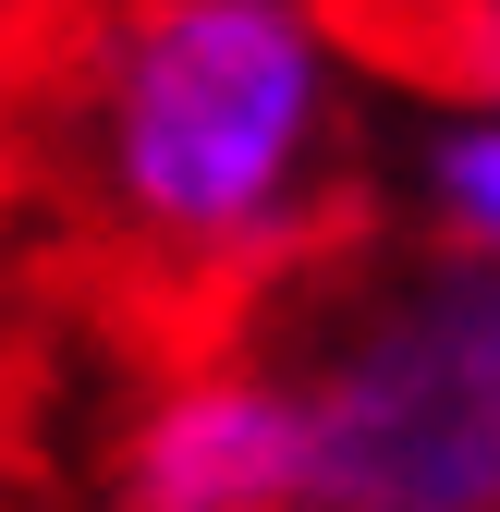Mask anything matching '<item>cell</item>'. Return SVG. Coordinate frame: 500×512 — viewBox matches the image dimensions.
Wrapping results in <instances>:
<instances>
[{
  "label": "cell",
  "instance_id": "obj_1",
  "mask_svg": "<svg viewBox=\"0 0 500 512\" xmlns=\"http://www.w3.org/2000/svg\"><path fill=\"white\" fill-rule=\"evenodd\" d=\"M25 208L171 342H232L366 244V74L318 0H25Z\"/></svg>",
  "mask_w": 500,
  "mask_h": 512
},
{
  "label": "cell",
  "instance_id": "obj_2",
  "mask_svg": "<svg viewBox=\"0 0 500 512\" xmlns=\"http://www.w3.org/2000/svg\"><path fill=\"white\" fill-rule=\"evenodd\" d=\"M257 342L305 427V500L500 512V281L366 232L257 317Z\"/></svg>",
  "mask_w": 500,
  "mask_h": 512
},
{
  "label": "cell",
  "instance_id": "obj_3",
  "mask_svg": "<svg viewBox=\"0 0 500 512\" xmlns=\"http://www.w3.org/2000/svg\"><path fill=\"white\" fill-rule=\"evenodd\" d=\"M305 427L257 330L147 342L74 464V512H293Z\"/></svg>",
  "mask_w": 500,
  "mask_h": 512
},
{
  "label": "cell",
  "instance_id": "obj_4",
  "mask_svg": "<svg viewBox=\"0 0 500 512\" xmlns=\"http://www.w3.org/2000/svg\"><path fill=\"white\" fill-rule=\"evenodd\" d=\"M379 196H403V244L415 256L500 281V86H476V98H415L403 171H379Z\"/></svg>",
  "mask_w": 500,
  "mask_h": 512
},
{
  "label": "cell",
  "instance_id": "obj_5",
  "mask_svg": "<svg viewBox=\"0 0 500 512\" xmlns=\"http://www.w3.org/2000/svg\"><path fill=\"white\" fill-rule=\"evenodd\" d=\"M354 74L403 98H476L500 86V0H318Z\"/></svg>",
  "mask_w": 500,
  "mask_h": 512
},
{
  "label": "cell",
  "instance_id": "obj_6",
  "mask_svg": "<svg viewBox=\"0 0 500 512\" xmlns=\"http://www.w3.org/2000/svg\"><path fill=\"white\" fill-rule=\"evenodd\" d=\"M25 208V0L0 13V220Z\"/></svg>",
  "mask_w": 500,
  "mask_h": 512
},
{
  "label": "cell",
  "instance_id": "obj_7",
  "mask_svg": "<svg viewBox=\"0 0 500 512\" xmlns=\"http://www.w3.org/2000/svg\"><path fill=\"white\" fill-rule=\"evenodd\" d=\"M293 512H330V500H293Z\"/></svg>",
  "mask_w": 500,
  "mask_h": 512
}]
</instances>
